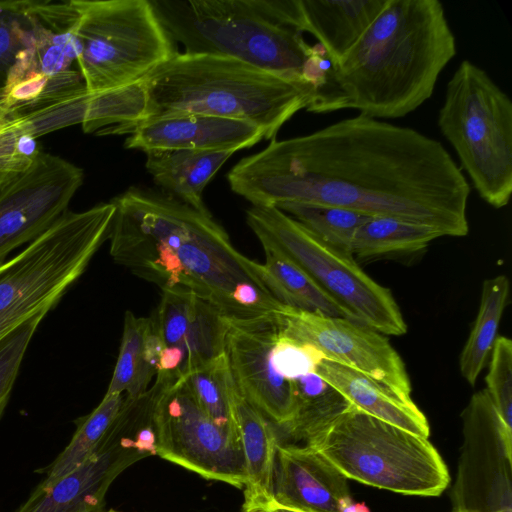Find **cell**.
Here are the masks:
<instances>
[{
  "label": "cell",
  "instance_id": "7a4b0ae2",
  "mask_svg": "<svg viewBox=\"0 0 512 512\" xmlns=\"http://www.w3.org/2000/svg\"><path fill=\"white\" fill-rule=\"evenodd\" d=\"M110 255L162 291L195 294L227 318L245 319L282 309L262 263L232 244L211 214L151 189L130 187L111 200Z\"/></svg>",
  "mask_w": 512,
  "mask_h": 512
},
{
  "label": "cell",
  "instance_id": "ba28073f",
  "mask_svg": "<svg viewBox=\"0 0 512 512\" xmlns=\"http://www.w3.org/2000/svg\"><path fill=\"white\" fill-rule=\"evenodd\" d=\"M440 132L483 201L505 207L512 193V102L480 66L463 60L446 85Z\"/></svg>",
  "mask_w": 512,
  "mask_h": 512
},
{
  "label": "cell",
  "instance_id": "52a82bcc",
  "mask_svg": "<svg viewBox=\"0 0 512 512\" xmlns=\"http://www.w3.org/2000/svg\"><path fill=\"white\" fill-rule=\"evenodd\" d=\"M347 479L405 495L438 496L448 469L428 438L351 406L306 443Z\"/></svg>",
  "mask_w": 512,
  "mask_h": 512
},
{
  "label": "cell",
  "instance_id": "4316f807",
  "mask_svg": "<svg viewBox=\"0 0 512 512\" xmlns=\"http://www.w3.org/2000/svg\"><path fill=\"white\" fill-rule=\"evenodd\" d=\"M292 384L295 411L292 420L283 429L297 441L308 443L352 406L317 372L301 376Z\"/></svg>",
  "mask_w": 512,
  "mask_h": 512
},
{
  "label": "cell",
  "instance_id": "f1b7e54d",
  "mask_svg": "<svg viewBox=\"0 0 512 512\" xmlns=\"http://www.w3.org/2000/svg\"><path fill=\"white\" fill-rule=\"evenodd\" d=\"M442 237L435 229L390 217H369L360 225L351 244V254L361 259L410 254L425 249Z\"/></svg>",
  "mask_w": 512,
  "mask_h": 512
},
{
  "label": "cell",
  "instance_id": "4fadbf2b",
  "mask_svg": "<svg viewBox=\"0 0 512 512\" xmlns=\"http://www.w3.org/2000/svg\"><path fill=\"white\" fill-rule=\"evenodd\" d=\"M462 419L454 512H512V430L504 425L486 389L472 395Z\"/></svg>",
  "mask_w": 512,
  "mask_h": 512
},
{
  "label": "cell",
  "instance_id": "7c38bea8",
  "mask_svg": "<svg viewBox=\"0 0 512 512\" xmlns=\"http://www.w3.org/2000/svg\"><path fill=\"white\" fill-rule=\"evenodd\" d=\"M156 455L152 412L141 399H125L95 451L76 469L40 482L15 512H93L104 509L105 495L130 465Z\"/></svg>",
  "mask_w": 512,
  "mask_h": 512
},
{
  "label": "cell",
  "instance_id": "d6a6232c",
  "mask_svg": "<svg viewBox=\"0 0 512 512\" xmlns=\"http://www.w3.org/2000/svg\"><path fill=\"white\" fill-rule=\"evenodd\" d=\"M323 242L351 254V244L368 215L330 205L285 202L276 206Z\"/></svg>",
  "mask_w": 512,
  "mask_h": 512
},
{
  "label": "cell",
  "instance_id": "3957f363",
  "mask_svg": "<svg viewBox=\"0 0 512 512\" xmlns=\"http://www.w3.org/2000/svg\"><path fill=\"white\" fill-rule=\"evenodd\" d=\"M457 54L438 0H386L357 43L327 70L306 111L354 109L375 119L404 117L431 98Z\"/></svg>",
  "mask_w": 512,
  "mask_h": 512
},
{
  "label": "cell",
  "instance_id": "f546056e",
  "mask_svg": "<svg viewBox=\"0 0 512 512\" xmlns=\"http://www.w3.org/2000/svg\"><path fill=\"white\" fill-rule=\"evenodd\" d=\"M148 96L141 80L114 89L90 93L83 132L122 135L146 118Z\"/></svg>",
  "mask_w": 512,
  "mask_h": 512
},
{
  "label": "cell",
  "instance_id": "5bb4252c",
  "mask_svg": "<svg viewBox=\"0 0 512 512\" xmlns=\"http://www.w3.org/2000/svg\"><path fill=\"white\" fill-rule=\"evenodd\" d=\"M89 97L74 70L34 97H14L0 88V191L31 167L42 151L38 138L82 123Z\"/></svg>",
  "mask_w": 512,
  "mask_h": 512
},
{
  "label": "cell",
  "instance_id": "8992f818",
  "mask_svg": "<svg viewBox=\"0 0 512 512\" xmlns=\"http://www.w3.org/2000/svg\"><path fill=\"white\" fill-rule=\"evenodd\" d=\"M110 201L69 209L14 257L0 263V340L37 312L51 310L109 239Z\"/></svg>",
  "mask_w": 512,
  "mask_h": 512
},
{
  "label": "cell",
  "instance_id": "44dd1931",
  "mask_svg": "<svg viewBox=\"0 0 512 512\" xmlns=\"http://www.w3.org/2000/svg\"><path fill=\"white\" fill-rule=\"evenodd\" d=\"M316 372L356 408L428 438V421L413 400L404 399L386 385L358 370L326 358L320 362Z\"/></svg>",
  "mask_w": 512,
  "mask_h": 512
},
{
  "label": "cell",
  "instance_id": "836d02e7",
  "mask_svg": "<svg viewBox=\"0 0 512 512\" xmlns=\"http://www.w3.org/2000/svg\"><path fill=\"white\" fill-rule=\"evenodd\" d=\"M151 324V317H137L131 311H126L119 354L106 395L127 393L131 388L142 361Z\"/></svg>",
  "mask_w": 512,
  "mask_h": 512
},
{
  "label": "cell",
  "instance_id": "ab89813d",
  "mask_svg": "<svg viewBox=\"0 0 512 512\" xmlns=\"http://www.w3.org/2000/svg\"><path fill=\"white\" fill-rule=\"evenodd\" d=\"M242 512H244V511H242Z\"/></svg>",
  "mask_w": 512,
  "mask_h": 512
},
{
  "label": "cell",
  "instance_id": "603a6c76",
  "mask_svg": "<svg viewBox=\"0 0 512 512\" xmlns=\"http://www.w3.org/2000/svg\"><path fill=\"white\" fill-rule=\"evenodd\" d=\"M76 20L72 0L0 1V88L18 57L34 48L45 30L71 28Z\"/></svg>",
  "mask_w": 512,
  "mask_h": 512
},
{
  "label": "cell",
  "instance_id": "5b68a950",
  "mask_svg": "<svg viewBox=\"0 0 512 512\" xmlns=\"http://www.w3.org/2000/svg\"><path fill=\"white\" fill-rule=\"evenodd\" d=\"M148 96L146 118L205 114L257 126L264 139L306 109L315 89L240 60L178 52L142 78Z\"/></svg>",
  "mask_w": 512,
  "mask_h": 512
},
{
  "label": "cell",
  "instance_id": "d590c367",
  "mask_svg": "<svg viewBox=\"0 0 512 512\" xmlns=\"http://www.w3.org/2000/svg\"><path fill=\"white\" fill-rule=\"evenodd\" d=\"M485 381V389L501 420L512 430V341L509 338H496Z\"/></svg>",
  "mask_w": 512,
  "mask_h": 512
},
{
  "label": "cell",
  "instance_id": "8fae6325",
  "mask_svg": "<svg viewBox=\"0 0 512 512\" xmlns=\"http://www.w3.org/2000/svg\"><path fill=\"white\" fill-rule=\"evenodd\" d=\"M154 384L156 455L205 479L242 489L246 473L240 436L205 413L184 378L156 375Z\"/></svg>",
  "mask_w": 512,
  "mask_h": 512
},
{
  "label": "cell",
  "instance_id": "e0dca14e",
  "mask_svg": "<svg viewBox=\"0 0 512 512\" xmlns=\"http://www.w3.org/2000/svg\"><path fill=\"white\" fill-rule=\"evenodd\" d=\"M277 319L278 311L245 319L225 317L224 354L240 394L284 428L293 418L295 396L293 384L277 376L268 361Z\"/></svg>",
  "mask_w": 512,
  "mask_h": 512
},
{
  "label": "cell",
  "instance_id": "9a60e30c",
  "mask_svg": "<svg viewBox=\"0 0 512 512\" xmlns=\"http://www.w3.org/2000/svg\"><path fill=\"white\" fill-rule=\"evenodd\" d=\"M83 180L82 168L41 151L27 171L0 191V263L65 213Z\"/></svg>",
  "mask_w": 512,
  "mask_h": 512
},
{
  "label": "cell",
  "instance_id": "277c9868",
  "mask_svg": "<svg viewBox=\"0 0 512 512\" xmlns=\"http://www.w3.org/2000/svg\"><path fill=\"white\" fill-rule=\"evenodd\" d=\"M185 53L231 57L274 74L322 85L331 66L309 45L302 0H150Z\"/></svg>",
  "mask_w": 512,
  "mask_h": 512
},
{
  "label": "cell",
  "instance_id": "7402d4cb",
  "mask_svg": "<svg viewBox=\"0 0 512 512\" xmlns=\"http://www.w3.org/2000/svg\"><path fill=\"white\" fill-rule=\"evenodd\" d=\"M233 404L245 461L242 511H263L274 503L273 478L279 443L271 421L237 387Z\"/></svg>",
  "mask_w": 512,
  "mask_h": 512
},
{
  "label": "cell",
  "instance_id": "83f0119b",
  "mask_svg": "<svg viewBox=\"0 0 512 512\" xmlns=\"http://www.w3.org/2000/svg\"><path fill=\"white\" fill-rule=\"evenodd\" d=\"M508 296L509 280L505 275L483 282L478 313L459 358L461 375L472 386L490 357Z\"/></svg>",
  "mask_w": 512,
  "mask_h": 512
},
{
  "label": "cell",
  "instance_id": "2e32d148",
  "mask_svg": "<svg viewBox=\"0 0 512 512\" xmlns=\"http://www.w3.org/2000/svg\"><path fill=\"white\" fill-rule=\"evenodd\" d=\"M280 314L290 335L313 344L326 359L358 370L404 399L412 400L405 364L384 334L354 320L309 313L286 305Z\"/></svg>",
  "mask_w": 512,
  "mask_h": 512
},
{
  "label": "cell",
  "instance_id": "cb8c5ba5",
  "mask_svg": "<svg viewBox=\"0 0 512 512\" xmlns=\"http://www.w3.org/2000/svg\"><path fill=\"white\" fill-rule=\"evenodd\" d=\"M234 150H172L146 154L145 168L162 193L204 213L207 184Z\"/></svg>",
  "mask_w": 512,
  "mask_h": 512
},
{
  "label": "cell",
  "instance_id": "e575fe53",
  "mask_svg": "<svg viewBox=\"0 0 512 512\" xmlns=\"http://www.w3.org/2000/svg\"><path fill=\"white\" fill-rule=\"evenodd\" d=\"M49 309L29 317L0 340V419L9 402L29 343Z\"/></svg>",
  "mask_w": 512,
  "mask_h": 512
},
{
  "label": "cell",
  "instance_id": "1f68e13d",
  "mask_svg": "<svg viewBox=\"0 0 512 512\" xmlns=\"http://www.w3.org/2000/svg\"><path fill=\"white\" fill-rule=\"evenodd\" d=\"M184 381L215 423L239 435L233 404L236 386L225 354L190 372Z\"/></svg>",
  "mask_w": 512,
  "mask_h": 512
},
{
  "label": "cell",
  "instance_id": "ffe728a7",
  "mask_svg": "<svg viewBox=\"0 0 512 512\" xmlns=\"http://www.w3.org/2000/svg\"><path fill=\"white\" fill-rule=\"evenodd\" d=\"M347 478L309 445L277 446L273 499L298 512H340L349 497Z\"/></svg>",
  "mask_w": 512,
  "mask_h": 512
},
{
  "label": "cell",
  "instance_id": "6da1fadb",
  "mask_svg": "<svg viewBox=\"0 0 512 512\" xmlns=\"http://www.w3.org/2000/svg\"><path fill=\"white\" fill-rule=\"evenodd\" d=\"M227 181L256 206L315 203L429 226L442 237L469 231L470 185L442 143L363 114L273 139Z\"/></svg>",
  "mask_w": 512,
  "mask_h": 512
},
{
  "label": "cell",
  "instance_id": "d4e9b609",
  "mask_svg": "<svg viewBox=\"0 0 512 512\" xmlns=\"http://www.w3.org/2000/svg\"><path fill=\"white\" fill-rule=\"evenodd\" d=\"M386 0H302L305 32L312 34L331 64L338 62L383 10Z\"/></svg>",
  "mask_w": 512,
  "mask_h": 512
},
{
  "label": "cell",
  "instance_id": "484cf974",
  "mask_svg": "<svg viewBox=\"0 0 512 512\" xmlns=\"http://www.w3.org/2000/svg\"><path fill=\"white\" fill-rule=\"evenodd\" d=\"M263 249L265 262L262 265L267 284L281 303L309 313L352 320L347 312L296 264L272 249Z\"/></svg>",
  "mask_w": 512,
  "mask_h": 512
},
{
  "label": "cell",
  "instance_id": "ac0fdd59",
  "mask_svg": "<svg viewBox=\"0 0 512 512\" xmlns=\"http://www.w3.org/2000/svg\"><path fill=\"white\" fill-rule=\"evenodd\" d=\"M151 318L164 346L157 374L184 378L224 354L225 316L193 293L162 291Z\"/></svg>",
  "mask_w": 512,
  "mask_h": 512
},
{
  "label": "cell",
  "instance_id": "9c48e42d",
  "mask_svg": "<svg viewBox=\"0 0 512 512\" xmlns=\"http://www.w3.org/2000/svg\"><path fill=\"white\" fill-rule=\"evenodd\" d=\"M78 71L89 93L141 80L179 51L150 0H72Z\"/></svg>",
  "mask_w": 512,
  "mask_h": 512
},
{
  "label": "cell",
  "instance_id": "74e56055",
  "mask_svg": "<svg viewBox=\"0 0 512 512\" xmlns=\"http://www.w3.org/2000/svg\"><path fill=\"white\" fill-rule=\"evenodd\" d=\"M257 512H298V511L284 508V507L278 506L275 503H273L271 506H269L265 510L257 511Z\"/></svg>",
  "mask_w": 512,
  "mask_h": 512
},
{
  "label": "cell",
  "instance_id": "30bf717a",
  "mask_svg": "<svg viewBox=\"0 0 512 512\" xmlns=\"http://www.w3.org/2000/svg\"><path fill=\"white\" fill-rule=\"evenodd\" d=\"M246 223L263 248L282 254L301 268L352 320L384 335L407 332L391 291L371 278L352 254L323 242L275 206L251 205Z\"/></svg>",
  "mask_w": 512,
  "mask_h": 512
},
{
  "label": "cell",
  "instance_id": "8d00e7d4",
  "mask_svg": "<svg viewBox=\"0 0 512 512\" xmlns=\"http://www.w3.org/2000/svg\"><path fill=\"white\" fill-rule=\"evenodd\" d=\"M340 512H370L363 503H356L351 496L340 500Z\"/></svg>",
  "mask_w": 512,
  "mask_h": 512
},
{
  "label": "cell",
  "instance_id": "4dcf8cb0",
  "mask_svg": "<svg viewBox=\"0 0 512 512\" xmlns=\"http://www.w3.org/2000/svg\"><path fill=\"white\" fill-rule=\"evenodd\" d=\"M125 396L104 395L98 406L88 415L77 419L76 431L69 444L48 466L38 470L44 481L52 482L79 467L97 448L118 415Z\"/></svg>",
  "mask_w": 512,
  "mask_h": 512
},
{
  "label": "cell",
  "instance_id": "f35d334b",
  "mask_svg": "<svg viewBox=\"0 0 512 512\" xmlns=\"http://www.w3.org/2000/svg\"><path fill=\"white\" fill-rule=\"evenodd\" d=\"M93 512H118L114 509H109V510H104V509H101V510H98V511H93Z\"/></svg>",
  "mask_w": 512,
  "mask_h": 512
},
{
  "label": "cell",
  "instance_id": "d6986e66",
  "mask_svg": "<svg viewBox=\"0 0 512 512\" xmlns=\"http://www.w3.org/2000/svg\"><path fill=\"white\" fill-rule=\"evenodd\" d=\"M127 134L124 147L145 154L172 150L238 151L264 139L263 132L251 123L195 113L143 120Z\"/></svg>",
  "mask_w": 512,
  "mask_h": 512
}]
</instances>
